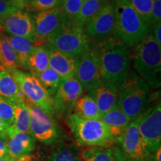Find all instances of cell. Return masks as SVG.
I'll list each match as a JSON object with an SVG mask.
<instances>
[{
    "label": "cell",
    "instance_id": "cell-20",
    "mask_svg": "<svg viewBox=\"0 0 161 161\" xmlns=\"http://www.w3.org/2000/svg\"><path fill=\"white\" fill-rule=\"evenodd\" d=\"M80 161H127L119 149L102 147H85L80 151Z\"/></svg>",
    "mask_w": 161,
    "mask_h": 161
},
{
    "label": "cell",
    "instance_id": "cell-1",
    "mask_svg": "<svg viewBox=\"0 0 161 161\" xmlns=\"http://www.w3.org/2000/svg\"><path fill=\"white\" fill-rule=\"evenodd\" d=\"M95 44L104 81L118 86L130 72V55L128 47L114 36Z\"/></svg>",
    "mask_w": 161,
    "mask_h": 161
},
{
    "label": "cell",
    "instance_id": "cell-15",
    "mask_svg": "<svg viewBox=\"0 0 161 161\" xmlns=\"http://www.w3.org/2000/svg\"><path fill=\"white\" fill-rule=\"evenodd\" d=\"M138 122L139 119L131 121L121 142L123 155L128 161H145L151 156L147 154L142 145Z\"/></svg>",
    "mask_w": 161,
    "mask_h": 161
},
{
    "label": "cell",
    "instance_id": "cell-4",
    "mask_svg": "<svg viewBox=\"0 0 161 161\" xmlns=\"http://www.w3.org/2000/svg\"><path fill=\"white\" fill-rule=\"evenodd\" d=\"M134 49V72L150 88L160 87L161 46L157 43L149 31Z\"/></svg>",
    "mask_w": 161,
    "mask_h": 161
},
{
    "label": "cell",
    "instance_id": "cell-9",
    "mask_svg": "<svg viewBox=\"0 0 161 161\" xmlns=\"http://www.w3.org/2000/svg\"><path fill=\"white\" fill-rule=\"evenodd\" d=\"M138 129L142 145L148 155H152L161 146L160 101L148 108L139 118Z\"/></svg>",
    "mask_w": 161,
    "mask_h": 161
},
{
    "label": "cell",
    "instance_id": "cell-30",
    "mask_svg": "<svg viewBox=\"0 0 161 161\" xmlns=\"http://www.w3.org/2000/svg\"><path fill=\"white\" fill-rule=\"evenodd\" d=\"M48 161H80V152L72 146L60 147L52 153Z\"/></svg>",
    "mask_w": 161,
    "mask_h": 161
},
{
    "label": "cell",
    "instance_id": "cell-38",
    "mask_svg": "<svg viewBox=\"0 0 161 161\" xmlns=\"http://www.w3.org/2000/svg\"><path fill=\"white\" fill-rule=\"evenodd\" d=\"M34 160H35V156L31 154L18 157L16 158H11V161H34Z\"/></svg>",
    "mask_w": 161,
    "mask_h": 161
},
{
    "label": "cell",
    "instance_id": "cell-23",
    "mask_svg": "<svg viewBox=\"0 0 161 161\" xmlns=\"http://www.w3.org/2000/svg\"><path fill=\"white\" fill-rule=\"evenodd\" d=\"M72 111L78 117L86 119H101L102 117L95 101L88 93L78 98Z\"/></svg>",
    "mask_w": 161,
    "mask_h": 161
},
{
    "label": "cell",
    "instance_id": "cell-42",
    "mask_svg": "<svg viewBox=\"0 0 161 161\" xmlns=\"http://www.w3.org/2000/svg\"><path fill=\"white\" fill-rule=\"evenodd\" d=\"M127 161H128V160H127ZM145 161H154V158H153V156H152V157L150 156L149 158H147L146 160H145Z\"/></svg>",
    "mask_w": 161,
    "mask_h": 161
},
{
    "label": "cell",
    "instance_id": "cell-21",
    "mask_svg": "<svg viewBox=\"0 0 161 161\" xmlns=\"http://www.w3.org/2000/svg\"><path fill=\"white\" fill-rule=\"evenodd\" d=\"M0 96L12 104L25 102V98L20 91L17 82L10 72L0 69Z\"/></svg>",
    "mask_w": 161,
    "mask_h": 161
},
{
    "label": "cell",
    "instance_id": "cell-34",
    "mask_svg": "<svg viewBox=\"0 0 161 161\" xmlns=\"http://www.w3.org/2000/svg\"><path fill=\"white\" fill-rule=\"evenodd\" d=\"M22 9L19 0H0V22L12 12Z\"/></svg>",
    "mask_w": 161,
    "mask_h": 161
},
{
    "label": "cell",
    "instance_id": "cell-40",
    "mask_svg": "<svg viewBox=\"0 0 161 161\" xmlns=\"http://www.w3.org/2000/svg\"><path fill=\"white\" fill-rule=\"evenodd\" d=\"M154 153H155V154L153 156L154 161H161V159H160V157H161V147H160V148H159Z\"/></svg>",
    "mask_w": 161,
    "mask_h": 161
},
{
    "label": "cell",
    "instance_id": "cell-14",
    "mask_svg": "<svg viewBox=\"0 0 161 161\" xmlns=\"http://www.w3.org/2000/svg\"><path fill=\"white\" fill-rule=\"evenodd\" d=\"M84 89L75 76L62 80L53 98L55 110L62 114H69L78 98L83 95Z\"/></svg>",
    "mask_w": 161,
    "mask_h": 161
},
{
    "label": "cell",
    "instance_id": "cell-37",
    "mask_svg": "<svg viewBox=\"0 0 161 161\" xmlns=\"http://www.w3.org/2000/svg\"><path fill=\"white\" fill-rule=\"evenodd\" d=\"M149 31L157 43L161 46V23H157L150 27Z\"/></svg>",
    "mask_w": 161,
    "mask_h": 161
},
{
    "label": "cell",
    "instance_id": "cell-22",
    "mask_svg": "<svg viewBox=\"0 0 161 161\" xmlns=\"http://www.w3.org/2000/svg\"><path fill=\"white\" fill-rule=\"evenodd\" d=\"M0 69L8 71L21 69L17 54L3 31L0 33Z\"/></svg>",
    "mask_w": 161,
    "mask_h": 161
},
{
    "label": "cell",
    "instance_id": "cell-32",
    "mask_svg": "<svg viewBox=\"0 0 161 161\" xmlns=\"http://www.w3.org/2000/svg\"><path fill=\"white\" fill-rule=\"evenodd\" d=\"M128 2L137 12L143 21L149 24L153 0H128Z\"/></svg>",
    "mask_w": 161,
    "mask_h": 161
},
{
    "label": "cell",
    "instance_id": "cell-17",
    "mask_svg": "<svg viewBox=\"0 0 161 161\" xmlns=\"http://www.w3.org/2000/svg\"><path fill=\"white\" fill-rule=\"evenodd\" d=\"M49 55V67L57 72L62 79L75 76L78 58L56 50L47 43L44 44Z\"/></svg>",
    "mask_w": 161,
    "mask_h": 161
},
{
    "label": "cell",
    "instance_id": "cell-10",
    "mask_svg": "<svg viewBox=\"0 0 161 161\" xmlns=\"http://www.w3.org/2000/svg\"><path fill=\"white\" fill-rule=\"evenodd\" d=\"M115 13L112 0H104L100 9L84 25V29L91 41L95 43L114 36Z\"/></svg>",
    "mask_w": 161,
    "mask_h": 161
},
{
    "label": "cell",
    "instance_id": "cell-11",
    "mask_svg": "<svg viewBox=\"0 0 161 161\" xmlns=\"http://www.w3.org/2000/svg\"><path fill=\"white\" fill-rule=\"evenodd\" d=\"M29 110L30 134L40 142L51 145L58 140L59 133L51 116L25 99Z\"/></svg>",
    "mask_w": 161,
    "mask_h": 161
},
{
    "label": "cell",
    "instance_id": "cell-28",
    "mask_svg": "<svg viewBox=\"0 0 161 161\" xmlns=\"http://www.w3.org/2000/svg\"><path fill=\"white\" fill-rule=\"evenodd\" d=\"M22 8L29 13H36L60 6L62 0H19Z\"/></svg>",
    "mask_w": 161,
    "mask_h": 161
},
{
    "label": "cell",
    "instance_id": "cell-24",
    "mask_svg": "<svg viewBox=\"0 0 161 161\" xmlns=\"http://www.w3.org/2000/svg\"><path fill=\"white\" fill-rule=\"evenodd\" d=\"M7 36L17 54L21 69H27L28 60L35 49V44L27 38L8 35Z\"/></svg>",
    "mask_w": 161,
    "mask_h": 161
},
{
    "label": "cell",
    "instance_id": "cell-8",
    "mask_svg": "<svg viewBox=\"0 0 161 161\" xmlns=\"http://www.w3.org/2000/svg\"><path fill=\"white\" fill-rule=\"evenodd\" d=\"M75 77L86 92L104 83L101 74L98 49L91 40L89 46L78 58Z\"/></svg>",
    "mask_w": 161,
    "mask_h": 161
},
{
    "label": "cell",
    "instance_id": "cell-27",
    "mask_svg": "<svg viewBox=\"0 0 161 161\" xmlns=\"http://www.w3.org/2000/svg\"><path fill=\"white\" fill-rule=\"evenodd\" d=\"M35 76L37 77L42 85L46 88L51 96L55 95L60 82L63 80L55 70L50 67L43 70V72L36 74Z\"/></svg>",
    "mask_w": 161,
    "mask_h": 161
},
{
    "label": "cell",
    "instance_id": "cell-2",
    "mask_svg": "<svg viewBox=\"0 0 161 161\" xmlns=\"http://www.w3.org/2000/svg\"><path fill=\"white\" fill-rule=\"evenodd\" d=\"M115 13L114 36L128 48H135L149 32L143 21L128 0H112Z\"/></svg>",
    "mask_w": 161,
    "mask_h": 161
},
{
    "label": "cell",
    "instance_id": "cell-16",
    "mask_svg": "<svg viewBox=\"0 0 161 161\" xmlns=\"http://www.w3.org/2000/svg\"><path fill=\"white\" fill-rule=\"evenodd\" d=\"M7 147L11 158L29 154L35 147V139L31 134L17 131L11 125L6 130Z\"/></svg>",
    "mask_w": 161,
    "mask_h": 161
},
{
    "label": "cell",
    "instance_id": "cell-6",
    "mask_svg": "<svg viewBox=\"0 0 161 161\" xmlns=\"http://www.w3.org/2000/svg\"><path fill=\"white\" fill-rule=\"evenodd\" d=\"M46 42L53 49L78 58L89 46L90 40L83 26L66 20Z\"/></svg>",
    "mask_w": 161,
    "mask_h": 161
},
{
    "label": "cell",
    "instance_id": "cell-41",
    "mask_svg": "<svg viewBox=\"0 0 161 161\" xmlns=\"http://www.w3.org/2000/svg\"><path fill=\"white\" fill-rule=\"evenodd\" d=\"M0 161H11V158H10V156H8L7 158L0 159Z\"/></svg>",
    "mask_w": 161,
    "mask_h": 161
},
{
    "label": "cell",
    "instance_id": "cell-33",
    "mask_svg": "<svg viewBox=\"0 0 161 161\" xmlns=\"http://www.w3.org/2000/svg\"><path fill=\"white\" fill-rule=\"evenodd\" d=\"M0 119L8 126L14 124V105L9 101L0 96Z\"/></svg>",
    "mask_w": 161,
    "mask_h": 161
},
{
    "label": "cell",
    "instance_id": "cell-39",
    "mask_svg": "<svg viewBox=\"0 0 161 161\" xmlns=\"http://www.w3.org/2000/svg\"><path fill=\"white\" fill-rule=\"evenodd\" d=\"M8 127L9 126L4 121H3L0 119V135L5 134L6 130H7V128H8Z\"/></svg>",
    "mask_w": 161,
    "mask_h": 161
},
{
    "label": "cell",
    "instance_id": "cell-18",
    "mask_svg": "<svg viewBox=\"0 0 161 161\" xmlns=\"http://www.w3.org/2000/svg\"><path fill=\"white\" fill-rule=\"evenodd\" d=\"M101 120L105 125L114 142L121 143L122 136L131 120L117 106L103 114Z\"/></svg>",
    "mask_w": 161,
    "mask_h": 161
},
{
    "label": "cell",
    "instance_id": "cell-19",
    "mask_svg": "<svg viewBox=\"0 0 161 161\" xmlns=\"http://www.w3.org/2000/svg\"><path fill=\"white\" fill-rule=\"evenodd\" d=\"M95 101L102 116L117 106L118 86L103 83L87 92Z\"/></svg>",
    "mask_w": 161,
    "mask_h": 161
},
{
    "label": "cell",
    "instance_id": "cell-5",
    "mask_svg": "<svg viewBox=\"0 0 161 161\" xmlns=\"http://www.w3.org/2000/svg\"><path fill=\"white\" fill-rule=\"evenodd\" d=\"M68 124L80 146L110 148L114 144L111 134L101 119H86L70 114Z\"/></svg>",
    "mask_w": 161,
    "mask_h": 161
},
{
    "label": "cell",
    "instance_id": "cell-7",
    "mask_svg": "<svg viewBox=\"0 0 161 161\" xmlns=\"http://www.w3.org/2000/svg\"><path fill=\"white\" fill-rule=\"evenodd\" d=\"M13 76L25 99L40 108L49 116L55 112L53 98L37 77L31 72H25L20 69H11Z\"/></svg>",
    "mask_w": 161,
    "mask_h": 161
},
{
    "label": "cell",
    "instance_id": "cell-13",
    "mask_svg": "<svg viewBox=\"0 0 161 161\" xmlns=\"http://www.w3.org/2000/svg\"><path fill=\"white\" fill-rule=\"evenodd\" d=\"M40 45L57 31L67 20L60 6L36 13H31Z\"/></svg>",
    "mask_w": 161,
    "mask_h": 161
},
{
    "label": "cell",
    "instance_id": "cell-29",
    "mask_svg": "<svg viewBox=\"0 0 161 161\" xmlns=\"http://www.w3.org/2000/svg\"><path fill=\"white\" fill-rule=\"evenodd\" d=\"M104 0H83L79 14L77 18V23L84 28L87 23L100 9Z\"/></svg>",
    "mask_w": 161,
    "mask_h": 161
},
{
    "label": "cell",
    "instance_id": "cell-35",
    "mask_svg": "<svg viewBox=\"0 0 161 161\" xmlns=\"http://www.w3.org/2000/svg\"><path fill=\"white\" fill-rule=\"evenodd\" d=\"M161 23V0H153L149 28L157 23Z\"/></svg>",
    "mask_w": 161,
    "mask_h": 161
},
{
    "label": "cell",
    "instance_id": "cell-12",
    "mask_svg": "<svg viewBox=\"0 0 161 161\" xmlns=\"http://www.w3.org/2000/svg\"><path fill=\"white\" fill-rule=\"evenodd\" d=\"M0 27L8 35L25 37L39 46L31 13L19 9L12 12L0 22Z\"/></svg>",
    "mask_w": 161,
    "mask_h": 161
},
{
    "label": "cell",
    "instance_id": "cell-3",
    "mask_svg": "<svg viewBox=\"0 0 161 161\" xmlns=\"http://www.w3.org/2000/svg\"><path fill=\"white\" fill-rule=\"evenodd\" d=\"M149 98V86L134 71H130L118 86L117 107L131 121L148 109Z\"/></svg>",
    "mask_w": 161,
    "mask_h": 161
},
{
    "label": "cell",
    "instance_id": "cell-31",
    "mask_svg": "<svg viewBox=\"0 0 161 161\" xmlns=\"http://www.w3.org/2000/svg\"><path fill=\"white\" fill-rule=\"evenodd\" d=\"M83 0H62L60 7L67 20L77 22Z\"/></svg>",
    "mask_w": 161,
    "mask_h": 161
},
{
    "label": "cell",
    "instance_id": "cell-43",
    "mask_svg": "<svg viewBox=\"0 0 161 161\" xmlns=\"http://www.w3.org/2000/svg\"><path fill=\"white\" fill-rule=\"evenodd\" d=\"M3 31V30H2V29H1V27H0V33H1V32Z\"/></svg>",
    "mask_w": 161,
    "mask_h": 161
},
{
    "label": "cell",
    "instance_id": "cell-36",
    "mask_svg": "<svg viewBox=\"0 0 161 161\" xmlns=\"http://www.w3.org/2000/svg\"><path fill=\"white\" fill-rule=\"evenodd\" d=\"M8 151L7 147V134L0 135V159L8 157Z\"/></svg>",
    "mask_w": 161,
    "mask_h": 161
},
{
    "label": "cell",
    "instance_id": "cell-26",
    "mask_svg": "<svg viewBox=\"0 0 161 161\" xmlns=\"http://www.w3.org/2000/svg\"><path fill=\"white\" fill-rule=\"evenodd\" d=\"M13 105L14 120L12 126L17 131L30 134V114L25 101L13 104Z\"/></svg>",
    "mask_w": 161,
    "mask_h": 161
},
{
    "label": "cell",
    "instance_id": "cell-25",
    "mask_svg": "<svg viewBox=\"0 0 161 161\" xmlns=\"http://www.w3.org/2000/svg\"><path fill=\"white\" fill-rule=\"evenodd\" d=\"M49 55L45 46H36L35 50L30 55L27 63V69L32 75H36L49 68Z\"/></svg>",
    "mask_w": 161,
    "mask_h": 161
}]
</instances>
